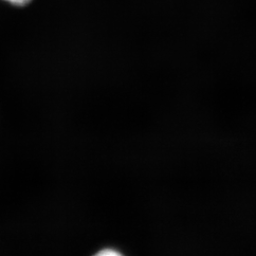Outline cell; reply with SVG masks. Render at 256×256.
<instances>
[{"instance_id": "1", "label": "cell", "mask_w": 256, "mask_h": 256, "mask_svg": "<svg viewBox=\"0 0 256 256\" xmlns=\"http://www.w3.org/2000/svg\"><path fill=\"white\" fill-rule=\"evenodd\" d=\"M3 1L9 3L12 6L23 7V6H27L28 4L32 0H3Z\"/></svg>"}]
</instances>
